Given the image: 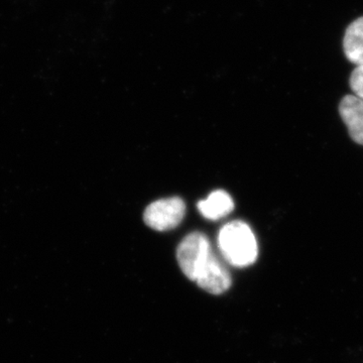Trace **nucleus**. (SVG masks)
<instances>
[{
    "instance_id": "nucleus-8",
    "label": "nucleus",
    "mask_w": 363,
    "mask_h": 363,
    "mask_svg": "<svg viewBox=\"0 0 363 363\" xmlns=\"http://www.w3.org/2000/svg\"><path fill=\"white\" fill-rule=\"evenodd\" d=\"M351 90L363 101V66L355 67L350 78Z\"/></svg>"
},
{
    "instance_id": "nucleus-7",
    "label": "nucleus",
    "mask_w": 363,
    "mask_h": 363,
    "mask_svg": "<svg viewBox=\"0 0 363 363\" xmlns=\"http://www.w3.org/2000/svg\"><path fill=\"white\" fill-rule=\"evenodd\" d=\"M343 50L351 63L363 66V16L351 23L343 39Z\"/></svg>"
},
{
    "instance_id": "nucleus-2",
    "label": "nucleus",
    "mask_w": 363,
    "mask_h": 363,
    "mask_svg": "<svg viewBox=\"0 0 363 363\" xmlns=\"http://www.w3.org/2000/svg\"><path fill=\"white\" fill-rule=\"evenodd\" d=\"M212 252L213 250L207 236L201 233H192L179 245L177 259L183 274L195 281Z\"/></svg>"
},
{
    "instance_id": "nucleus-5",
    "label": "nucleus",
    "mask_w": 363,
    "mask_h": 363,
    "mask_svg": "<svg viewBox=\"0 0 363 363\" xmlns=\"http://www.w3.org/2000/svg\"><path fill=\"white\" fill-rule=\"evenodd\" d=\"M339 116L353 142L363 145V101L355 95H346L338 107Z\"/></svg>"
},
{
    "instance_id": "nucleus-4",
    "label": "nucleus",
    "mask_w": 363,
    "mask_h": 363,
    "mask_svg": "<svg viewBox=\"0 0 363 363\" xmlns=\"http://www.w3.org/2000/svg\"><path fill=\"white\" fill-rule=\"evenodd\" d=\"M195 281L200 288L212 295L225 293L233 283L228 269L214 252L210 255Z\"/></svg>"
},
{
    "instance_id": "nucleus-3",
    "label": "nucleus",
    "mask_w": 363,
    "mask_h": 363,
    "mask_svg": "<svg viewBox=\"0 0 363 363\" xmlns=\"http://www.w3.org/2000/svg\"><path fill=\"white\" fill-rule=\"evenodd\" d=\"M186 213V205L180 197L166 198L152 202L145 209L143 220L157 231H168L180 225Z\"/></svg>"
},
{
    "instance_id": "nucleus-6",
    "label": "nucleus",
    "mask_w": 363,
    "mask_h": 363,
    "mask_svg": "<svg viewBox=\"0 0 363 363\" xmlns=\"http://www.w3.org/2000/svg\"><path fill=\"white\" fill-rule=\"evenodd\" d=\"M197 207L205 218L218 220L233 211L234 202L225 191L216 190L208 196L206 200L199 201Z\"/></svg>"
},
{
    "instance_id": "nucleus-1",
    "label": "nucleus",
    "mask_w": 363,
    "mask_h": 363,
    "mask_svg": "<svg viewBox=\"0 0 363 363\" xmlns=\"http://www.w3.org/2000/svg\"><path fill=\"white\" fill-rule=\"evenodd\" d=\"M222 257L231 266L245 267L255 264L259 255L257 238L248 224L241 220L229 222L218 234Z\"/></svg>"
}]
</instances>
